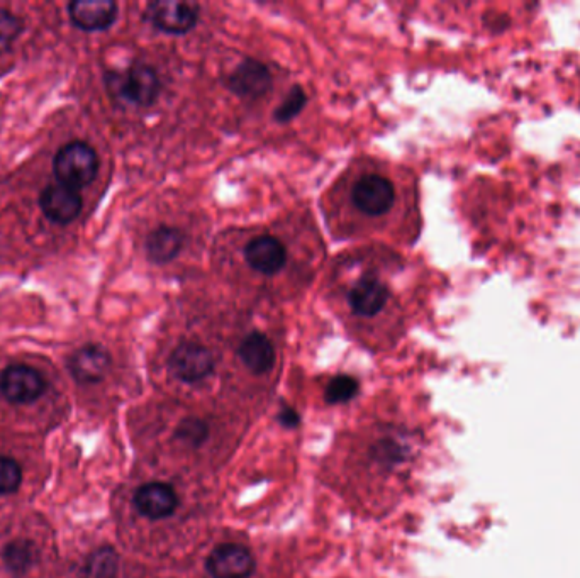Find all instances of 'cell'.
I'll return each instance as SVG.
<instances>
[{
  "instance_id": "1",
  "label": "cell",
  "mask_w": 580,
  "mask_h": 578,
  "mask_svg": "<svg viewBox=\"0 0 580 578\" xmlns=\"http://www.w3.org/2000/svg\"><path fill=\"white\" fill-rule=\"evenodd\" d=\"M106 85L116 99L138 107L155 104L162 90L158 73L148 65H133L126 72L107 73Z\"/></svg>"
},
{
  "instance_id": "2",
  "label": "cell",
  "mask_w": 580,
  "mask_h": 578,
  "mask_svg": "<svg viewBox=\"0 0 580 578\" xmlns=\"http://www.w3.org/2000/svg\"><path fill=\"white\" fill-rule=\"evenodd\" d=\"M58 184L79 190L92 184L99 173V156L84 141H73L58 151L53 162Z\"/></svg>"
},
{
  "instance_id": "3",
  "label": "cell",
  "mask_w": 580,
  "mask_h": 578,
  "mask_svg": "<svg viewBox=\"0 0 580 578\" xmlns=\"http://www.w3.org/2000/svg\"><path fill=\"white\" fill-rule=\"evenodd\" d=\"M353 204L367 216H382L396 201V189L389 178L367 173L358 178L352 190Z\"/></svg>"
},
{
  "instance_id": "4",
  "label": "cell",
  "mask_w": 580,
  "mask_h": 578,
  "mask_svg": "<svg viewBox=\"0 0 580 578\" xmlns=\"http://www.w3.org/2000/svg\"><path fill=\"white\" fill-rule=\"evenodd\" d=\"M46 380L28 365H12L0 377V392L14 404H31L45 394Z\"/></svg>"
},
{
  "instance_id": "5",
  "label": "cell",
  "mask_w": 580,
  "mask_h": 578,
  "mask_svg": "<svg viewBox=\"0 0 580 578\" xmlns=\"http://www.w3.org/2000/svg\"><path fill=\"white\" fill-rule=\"evenodd\" d=\"M146 17L160 31L170 34H184L194 28L199 19V7L190 2L158 0L146 9Z\"/></svg>"
},
{
  "instance_id": "6",
  "label": "cell",
  "mask_w": 580,
  "mask_h": 578,
  "mask_svg": "<svg viewBox=\"0 0 580 578\" xmlns=\"http://www.w3.org/2000/svg\"><path fill=\"white\" fill-rule=\"evenodd\" d=\"M170 372L184 382L194 384L209 377L214 370L211 351L197 343H182L170 356Z\"/></svg>"
},
{
  "instance_id": "7",
  "label": "cell",
  "mask_w": 580,
  "mask_h": 578,
  "mask_svg": "<svg viewBox=\"0 0 580 578\" xmlns=\"http://www.w3.org/2000/svg\"><path fill=\"white\" fill-rule=\"evenodd\" d=\"M207 572L212 578H250L255 572V558L240 545H221L207 556Z\"/></svg>"
},
{
  "instance_id": "8",
  "label": "cell",
  "mask_w": 580,
  "mask_h": 578,
  "mask_svg": "<svg viewBox=\"0 0 580 578\" xmlns=\"http://www.w3.org/2000/svg\"><path fill=\"white\" fill-rule=\"evenodd\" d=\"M40 207L51 223L70 224L82 211V197L79 190L63 184L48 185L40 197Z\"/></svg>"
},
{
  "instance_id": "9",
  "label": "cell",
  "mask_w": 580,
  "mask_h": 578,
  "mask_svg": "<svg viewBox=\"0 0 580 578\" xmlns=\"http://www.w3.org/2000/svg\"><path fill=\"white\" fill-rule=\"evenodd\" d=\"M245 258L253 270L272 277L287 263L284 243L274 236H257L245 248Z\"/></svg>"
},
{
  "instance_id": "10",
  "label": "cell",
  "mask_w": 580,
  "mask_h": 578,
  "mask_svg": "<svg viewBox=\"0 0 580 578\" xmlns=\"http://www.w3.org/2000/svg\"><path fill=\"white\" fill-rule=\"evenodd\" d=\"M228 85L243 99H260L272 89V75L263 63L245 60L229 75Z\"/></svg>"
},
{
  "instance_id": "11",
  "label": "cell",
  "mask_w": 580,
  "mask_h": 578,
  "mask_svg": "<svg viewBox=\"0 0 580 578\" xmlns=\"http://www.w3.org/2000/svg\"><path fill=\"white\" fill-rule=\"evenodd\" d=\"M68 368L80 384H95L106 377L111 368V355L99 345H87L73 353Z\"/></svg>"
},
{
  "instance_id": "12",
  "label": "cell",
  "mask_w": 580,
  "mask_h": 578,
  "mask_svg": "<svg viewBox=\"0 0 580 578\" xmlns=\"http://www.w3.org/2000/svg\"><path fill=\"white\" fill-rule=\"evenodd\" d=\"M70 19L84 31H102L118 17V6L111 0H75L68 6Z\"/></svg>"
},
{
  "instance_id": "13",
  "label": "cell",
  "mask_w": 580,
  "mask_h": 578,
  "mask_svg": "<svg viewBox=\"0 0 580 578\" xmlns=\"http://www.w3.org/2000/svg\"><path fill=\"white\" fill-rule=\"evenodd\" d=\"M134 504L148 519H165L172 516L179 506V497L170 485L153 482L138 489L134 495Z\"/></svg>"
},
{
  "instance_id": "14",
  "label": "cell",
  "mask_w": 580,
  "mask_h": 578,
  "mask_svg": "<svg viewBox=\"0 0 580 578\" xmlns=\"http://www.w3.org/2000/svg\"><path fill=\"white\" fill-rule=\"evenodd\" d=\"M389 301V290L379 278L367 275L353 285L348 294V302L358 316L372 317L379 314Z\"/></svg>"
},
{
  "instance_id": "15",
  "label": "cell",
  "mask_w": 580,
  "mask_h": 578,
  "mask_svg": "<svg viewBox=\"0 0 580 578\" xmlns=\"http://www.w3.org/2000/svg\"><path fill=\"white\" fill-rule=\"evenodd\" d=\"M240 358L250 372L262 375V373L270 372L274 368V346L262 333H251L241 343Z\"/></svg>"
},
{
  "instance_id": "16",
  "label": "cell",
  "mask_w": 580,
  "mask_h": 578,
  "mask_svg": "<svg viewBox=\"0 0 580 578\" xmlns=\"http://www.w3.org/2000/svg\"><path fill=\"white\" fill-rule=\"evenodd\" d=\"M184 246V234L179 229L162 228L155 229L146 239V253L151 262L157 265H165L172 262L175 256L179 255Z\"/></svg>"
},
{
  "instance_id": "17",
  "label": "cell",
  "mask_w": 580,
  "mask_h": 578,
  "mask_svg": "<svg viewBox=\"0 0 580 578\" xmlns=\"http://www.w3.org/2000/svg\"><path fill=\"white\" fill-rule=\"evenodd\" d=\"M358 392V382L348 375H338L331 380L326 389V401L330 404H343L353 399Z\"/></svg>"
},
{
  "instance_id": "18",
  "label": "cell",
  "mask_w": 580,
  "mask_h": 578,
  "mask_svg": "<svg viewBox=\"0 0 580 578\" xmlns=\"http://www.w3.org/2000/svg\"><path fill=\"white\" fill-rule=\"evenodd\" d=\"M21 31H23L21 21L12 12L0 9V55L11 50Z\"/></svg>"
},
{
  "instance_id": "19",
  "label": "cell",
  "mask_w": 580,
  "mask_h": 578,
  "mask_svg": "<svg viewBox=\"0 0 580 578\" xmlns=\"http://www.w3.org/2000/svg\"><path fill=\"white\" fill-rule=\"evenodd\" d=\"M23 480L21 467L7 456H0V495L12 494Z\"/></svg>"
},
{
  "instance_id": "20",
  "label": "cell",
  "mask_w": 580,
  "mask_h": 578,
  "mask_svg": "<svg viewBox=\"0 0 580 578\" xmlns=\"http://www.w3.org/2000/svg\"><path fill=\"white\" fill-rule=\"evenodd\" d=\"M306 106V94L301 87H294L290 90L289 95L285 97V101L280 104L279 109L275 112V119L279 123H287L290 119L299 114V112Z\"/></svg>"
},
{
  "instance_id": "21",
  "label": "cell",
  "mask_w": 580,
  "mask_h": 578,
  "mask_svg": "<svg viewBox=\"0 0 580 578\" xmlns=\"http://www.w3.org/2000/svg\"><path fill=\"white\" fill-rule=\"evenodd\" d=\"M7 567L12 572L23 573L28 570L29 565L33 562V550L28 543H14V545L7 546L6 555Z\"/></svg>"
},
{
  "instance_id": "22",
  "label": "cell",
  "mask_w": 580,
  "mask_h": 578,
  "mask_svg": "<svg viewBox=\"0 0 580 578\" xmlns=\"http://www.w3.org/2000/svg\"><path fill=\"white\" fill-rule=\"evenodd\" d=\"M207 433L209 431H207L206 424L199 419H187L177 429V436L180 440L190 443L192 446L202 445L206 441Z\"/></svg>"
},
{
  "instance_id": "23",
  "label": "cell",
  "mask_w": 580,
  "mask_h": 578,
  "mask_svg": "<svg viewBox=\"0 0 580 578\" xmlns=\"http://www.w3.org/2000/svg\"><path fill=\"white\" fill-rule=\"evenodd\" d=\"M116 567V555L111 550L99 551L90 563L94 578H112L116 575Z\"/></svg>"
},
{
  "instance_id": "24",
  "label": "cell",
  "mask_w": 580,
  "mask_h": 578,
  "mask_svg": "<svg viewBox=\"0 0 580 578\" xmlns=\"http://www.w3.org/2000/svg\"><path fill=\"white\" fill-rule=\"evenodd\" d=\"M280 421L285 424V426H289V428H294L297 423H299V416H297L296 412L292 411V409H285L280 414Z\"/></svg>"
}]
</instances>
